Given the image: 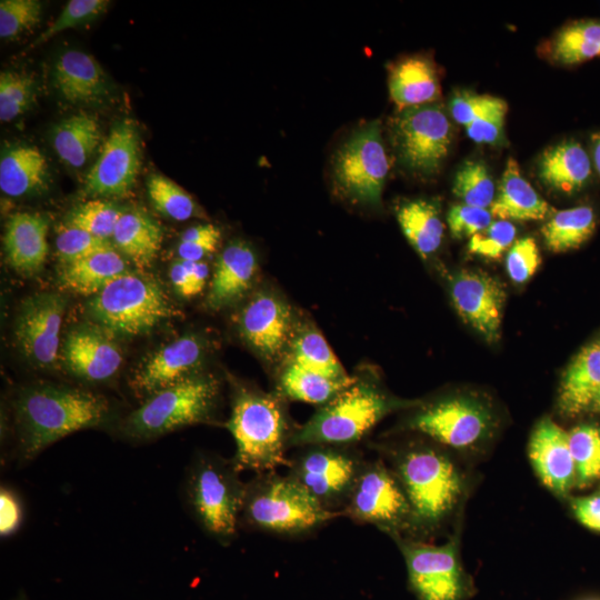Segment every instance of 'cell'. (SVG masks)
Segmentation results:
<instances>
[{"mask_svg": "<svg viewBox=\"0 0 600 600\" xmlns=\"http://www.w3.org/2000/svg\"><path fill=\"white\" fill-rule=\"evenodd\" d=\"M501 110H507L506 101L489 94L460 91L454 93L449 101L451 117L464 128Z\"/></svg>", "mask_w": 600, "mask_h": 600, "instance_id": "obj_43", "label": "cell"}, {"mask_svg": "<svg viewBox=\"0 0 600 600\" xmlns=\"http://www.w3.org/2000/svg\"><path fill=\"white\" fill-rule=\"evenodd\" d=\"M490 210L466 203L454 204L449 209L447 222L452 237L471 238L492 222Z\"/></svg>", "mask_w": 600, "mask_h": 600, "instance_id": "obj_50", "label": "cell"}, {"mask_svg": "<svg viewBox=\"0 0 600 600\" xmlns=\"http://www.w3.org/2000/svg\"><path fill=\"white\" fill-rule=\"evenodd\" d=\"M450 290L463 321L487 341H498L506 302L500 281L482 271L461 270L452 277Z\"/></svg>", "mask_w": 600, "mask_h": 600, "instance_id": "obj_17", "label": "cell"}, {"mask_svg": "<svg viewBox=\"0 0 600 600\" xmlns=\"http://www.w3.org/2000/svg\"><path fill=\"white\" fill-rule=\"evenodd\" d=\"M287 461V474L300 483L323 508L340 513L366 459L352 446L314 443Z\"/></svg>", "mask_w": 600, "mask_h": 600, "instance_id": "obj_11", "label": "cell"}, {"mask_svg": "<svg viewBox=\"0 0 600 600\" xmlns=\"http://www.w3.org/2000/svg\"><path fill=\"white\" fill-rule=\"evenodd\" d=\"M219 394L220 381L200 372L142 400L119 423V432L139 443L188 426L211 423Z\"/></svg>", "mask_w": 600, "mask_h": 600, "instance_id": "obj_7", "label": "cell"}, {"mask_svg": "<svg viewBox=\"0 0 600 600\" xmlns=\"http://www.w3.org/2000/svg\"><path fill=\"white\" fill-rule=\"evenodd\" d=\"M40 17L41 3L37 0H1L0 37H16L34 27Z\"/></svg>", "mask_w": 600, "mask_h": 600, "instance_id": "obj_47", "label": "cell"}, {"mask_svg": "<svg viewBox=\"0 0 600 600\" xmlns=\"http://www.w3.org/2000/svg\"><path fill=\"white\" fill-rule=\"evenodd\" d=\"M517 228L508 220L492 221L487 228L476 233L468 242L470 253L499 259L516 241Z\"/></svg>", "mask_w": 600, "mask_h": 600, "instance_id": "obj_45", "label": "cell"}, {"mask_svg": "<svg viewBox=\"0 0 600 600\" xmlns=\"http://www.w3.org/2000/svg\"><path fill=\"white\" fill-rule=\"evenodd\" d=\"M551 60L577 66L600 57V19L586 18L562 27L549 43Z\"/></svg>", "mask_w": 600, "mask_h": 600, "instance_id": "obj_35", "label": "cell"}, {"mask_svg": "<svg viewBox=\"0 0 600 600\" xmlns=\"http://www.w3.org/2000/svg\"><path fill=\"white\" fill-rule=\"evenodd\" d=\"M600 342V341H599Z\"/></svg>", "mask_w": 600, "mask_h": 600, "instance_id": "obj_56", "label": "cell"}, {"mask_svg": "<svg viewBox=\"0 0 600 600\" xmlns=\"http://www.w3.org/2000/svg\"><path fill=\"white\" fill-rule=\"evenodd\" d=\"M206 353V343L200 337L182 336L150 354L136 370L130 387L144 400L200 373Z\"/></svg>", "mask_w": 600, "mask_h": 600, "instance_id": "obj_18", "label": "cell"}, {"mask_svg": "<svg viewBox=\"0 0 600 600\" xmlns=\"http://www.w3.org/2000/svg\"><path fill=\"white\" fill-rule=\"evenodd\" d=\"M528 453L537 476L553 493L564 497L576 486L568 432L550 418L542 419L534 427Z\"/></svg>", "mask_w": 600, "mask_h": 600, "instance_id": "obj_20", "label": "cell"}, {"mask_svg": "<svg viewBox=\"0 0 600 600\" xmlns=\"http://www.w3.org/2000/svg\"><path fill=\"white\" fill-rule=\"evenodd\" d=\"M407 566L417 600H466L468 578L459 560L457 540L437 546L412 538L394 539Z\"/></svg>", "mask_w": 600, "mask_h": 600, "instance_id": "obj_13", "label": "cell"}, {"mask_svg": "<svg viewBox=\"0 0 600 600\" xmlns=\"http://www.w3.org/2000/svg\"><path fill=\"white\" fill-rule=\"evenodd\" d=\"M246 482L232 459L197 452L188 463L181 497L191 518L210 538L229 546L238 534Z\"/></svg>", "mask_w": 600, "mask_h": 600, "instance_id": "obj_4", "label": "cell"}, {"mask_svg": "<svg viewBox=\"0 0 600 600\" xmlns=\"http://www.w3.org/2000/svg\"><path fill=\"white\" fill-rule=\"evenodd\" d=\"M112 247L110 241L68 224L60 230L56 239L57 253L63 264L81 260Z\"/></svg>", "mask_w": 600, "mask_h": 600, "instance_id": "obj_46", "label": "cell"}, {"mask_svg": "<svg viewBox=\"0 0 600 600\" xmlns=\"http://www.w3.org/2000/svg\"><path fill=\"white\" fill-rule=\"evenodd\" d=\"M389 158L378 120L357 128L336 150L331 174L339 193L348 200L374 207L389 173Z\"/></svg>", "mask_w": 600, "mask_h": 600, "instance_id": "obj_10", "label": "cell"}, {"mask_svg": "<svg viewBox=\"0 0 600 600\" xmlns=\"http://www.w3.org/2000/svg\"><path fill=\"white\" fill-rule=\"evenodd\" d=\"M590 156L592 166L600 178V131H596L590 137Z\"/></svg>", "mask_w": 600, "mask_h": 600, "instance_id": "obj_54", "label": "cell"}, {"mask_svg": "<svg viewBox=\"0 0 600 600\" xmlns=\"http://www.w3.org/2000/svg\"><path fill=\"white\" fill-rule=\"evenodd\" d=\"M128 272L126 259L114 247L64 264L59 282L74 293L97 294L111 281Z\"/></svg>", "mask_w": 600, "mask_h": 600, "instance_id": "obj_30", "label": "cell"}, {"mask_svg": "<svg viewBox=\"0 0 600 600\" xmlns=\"http://www.w3.org/2000/svg\"><path fill=\"white\" fill-rule=\"evenodd\" d=\"M289 362L326 377L351 379L323 336L314 328H304L291 341Z\"/></svg>", "mask_w": 600, "mask_h": 600, "instance_id": "obj_37", "label": "cell"}, {"mask_svg": "<svg viewBox=\"0 0 600 600\" xmlns=\"http://www.w3.org/2000/svg\"><path fill=\"white\" fill-rule=\"evenodd\" d=\"M110 2L107 0H71L59 17L30 46L37 47L56 34L81 24H86L100 16Z\"/></svg>", "mask_w": 600, "mask_h": 600, "instance_id": "obj_44", "label": "cell"}, {"mask_svg": "<svg viewBox=\"0 0 600 600\" xmlns=\"http://www.w3.org/2000/svg\"><path fill=\"white\" fill-rule=\"evenodd\" d=\"M226 422L234 444L237 469L263 473L286 466L297 430L291 429L282 398L246 386H234Z\"/></svg>", "mask_w": 600, "mask_h": 600, "instance_id": "obj_2", "label": "cell"}, {"mask_svg": "<svg viewBox=\"0 0 600 600\" xmlns=\"http://www.w3.org/2000/svg\"><path fill=\"white\" fill-rule=\"evenodd\" d=\"M576 468V486L587 487L600 478V427L579 424L568 432Z\"/></svg>", "mask_w": 600, "mask_h": 600, "instance_id": "obj_38", "label": "cell"}, {"mask_svg": "<svg viewBox=\"0 0 600 600\" xmlns=\"http://www.w3.org/2000/svg\"><path fill=\"white\" fill-rule=\"evenodd\" d=\"M388 87L398 110L436 103L441 94L436 64L424 56L406 57L392 64Z\"/></svg>", "mask_w": 600, "mask_h": 600, "instance_id": "obj_27", "label": "cell"}, {"mask_svg": "<svg viewBox=\"0 0 600 600\" xmlns=\"http://www.w3.org/2000/svg\"><path fill=\"white\" fill-rule=\"evenodd\" d=\"M292 324L289 304L269 291L256 293L238 316L241 337L267 360L277 358L286 349Z\"/></svg>", "mask_w": 600, "mask_h": 600, "instance_id": "obj_19", "label": "cell"}, {"mask_svg": "<svg viewBox=\"0 0 600 600\" xmlns=\"http://www.w3.org/2000/svg\"><path fill=\"white\" fill-rule=\"evenodd\" d=\"M49 183L48 163L33 146L14 144L2 150L0 189L10 197L40 193Z\"/></svg>", "mask_w": 600, "mask_h": 600, "instance_id": "obj_29", "label": "cell"}, {"mask_svg": "<svg viewBox=\"0 0 600 600\" xmlns=\"http://www.w3.org/2000/svg\"><path fill=\"white\" fill-rule=\"evenodd\" d=\"M360 524H372L393 539L413 537L409 500L396 474L381 459L366 460L342 510Z\"/></svg>", "mask_w": 600, "mask_h": 600, "instance_id": "obj_12", "label": "cell"}, {"mask_svg": "<svg viewBox=\"0 0 600 600\" xmlns=\"http://www.w3.org/2000/svg\"><path fill=\"white\" fill-rule=\"evenodd\" d=\"M597 228V214L588 204L554 211L542 226L541 233L548 250L554 253L578 249Z\"/></svg>", "mask_w": 600, "mask_h": 600, "instance_id": "obj_33", "label": "cell"}, {"mask_svg": "<svg viewBox=\"0 0 600 600\" xmlns=\"http://www.w3.org/2000/svg\"><path fill=\"white\" fill-rule=\"evenodd\" d=\"M171 308L157 280L128 271L94 294L88 312L108 333L136 337L170 318Z\"/></svg>", "mask_w": 600, "mask_h": 600, "instance_id": "obj_8", "label": "cell"}, {"mask_svg": "<svg viewBox=\"0 0 600 600\" xmlns=\"http://www.w3.org/2000/svg\"><path fill=\"white\" fill-rule=\"evenodd\" d=\"M66 307V297L58 292L37 293L21 303L14 323L16 342L39 367H50L57 360Z\"/></svg>", "mask_w": 600, "mask_h": 600, "instance_id": "obj_16", "label": "cell"}, {"mask_svg": "<svg viewBox=\"0 0 600 600\" xmlns=\"http://www.w3.org/2000/svg\"><path fill=\"white\" fill-rule=\"evenodd\" d=\"M554 211L521 176L517 161L510 158L490 207L492 217L508 221H538L550 218Z\"/></svg>", "mask_w": 600, "mask_h": 600, "instance_id": "obj_28", "label": "cell"}, {"mask_svg": "<svg viewBox=\"0 0 600 600\" xmlns=\"http://www.w3.org/2000/svg\"><path fill=\"white\" fill-rule=\"evenodd\" d=\"M452 191L462 203L484 208L491 207L496 198L494 181L487 166L478 160H468L454 176Z\"/></svg>", "mask_w": 600, "mask_h": 600, "instance_id": "obj_40", "label": "cell"}, {"mask_svg": "<svg viewBox=\"0 0 600 600\" xmlns=\"http://www.w3.org/2000/svg\"><path fill=\"white\" fill-rule=\"evenodd\" d=\"M123 211L110 201L89 200L78 204L69 212L67 224L109 241Z\"/></svg>", "mask_w": 600, "mask_h": 600, "instance_id": "obj_41", "label": "cell"}, {"mask_svg": "<svg viewBox=\"0 0 600 600\" xmlns=\"http://www.w3.org/2000/svg\"><path fill=\"white\" fill-rule=\"evenodd\" d=\"M413 402L387 393L374 380L358 377L293 434L291 446L327 443L352 446L386 416Z\"/></svg>", "mask_w": 600, "mask_h": 600, "instance_id": "obj_6", "label": "cell"}, {"mask_svg": "<svg viewBox=\"0 0 600 600\" xmlns=\"http://www.w3.org/2000/svg\"><path fill=\"white\" fill-rule=\"evenodd\" d=\"M341 516L323 508L300 483L276 471L246 482L240 527L280 537L313 532Z\"/></svg>", "mask_w": 600, "mask_h": 600, "instance_id": "obj_5", "label": "cell"}, {"mask_svg": "<svg viewBox=\"0 0 600 600\" xmlns=\"http://www.w3.org/2000/svg\"><path fill=\"white\" fill-rule=\"evenodd\" d=\"M390 460L411 507L413 537L431 533L460 501L459 470L446 453L426 444L396 450Z\"/></svg>", "mask_w": 600, "mask_h": 600, "instance_id": "obj_3", "label": "cell"}, {"mask_svg": "<svg viewBox=\"0 0 600 600\" xmlns=\"http://www.w3.org/2000/svg\"><path fill=\"white\" fill-rule=\"evenodd\" d=\"M16 462L32 461L46 448L83 429L104 426L109 401L89 390L38 383L21 388L12 400Z\"/></svg>", "mask_w": 600, "mask_h": 600, "instance_id": "obj_1", "label": "cell"}, {"mask_svg": "<svg viewBox=\"0 0 600 600\" xmlns=\"http://www.w3.org/2000/svg\"><path fill=\"white\" fill-rule=\"evenodd\" d=\"M34 100V81L24 73H0V120L8 122L27 111Z\"/></svg>", "mask_w": 600, "mask_h": 600, "instance_id": "obj_42", "label": "cell"}, {"mask_svg": "<svg viewBox=\"0 0 600 600\" xmlns=\"http://www.w3.org/2000/svg\"><path fill=\"white\" fill-rule=\"evenodd\" d=\"M354 378L338 380L288 362L278 380L282 398L323 406L349 387Z\"/></svg>", "mask_w": 600, "mask_h": 600, "instance_id": "obj_36", "label": "cell"}, {"mask_svg": "<svg viewBox=\"0 0 600 600\" xmlns=\"http://www.w3.org/2000/svg\"><path fill=\"white\" fill-rule=\"evenodd\" d=\"M23 520V507L19 494L7 486L0 489V536L14 534Z\"/></svg>", "mask_w": 600, "mask_h": 600, "instance_id": "obj_52", "label": "cell"}, {"mask_svg": "<svg viewBox=\"0 0 600 600\" xmlns=\"http://www.w3.org/2000/svg\"><path fill=\"white\" fill-rule=\"evenodd\" d=\"M558 407L567 417L600 413V342L582 348L566 369Z\"/></svg>", "mask_w": 600, "mask_h": 600, "instance_id": "obj_22", "label": "cell"}, {"mask_svg": "<svg viewBox=\"0 0 600 600\" xmlns=\"http://www.w3.org/2000/svg\"><path fill=\"white\" fill-rule=\"evenodd\" d=\"M221 232L212 223H201L188 228L178 243V256L181 260L203 261L213 253L220 241Z\"/></svg>", "mask_w": 600, "mask_h": 600, "instance_id": "obj_48", "label": "cell"}, {"mask_svg": "<svg viewBox=\"0 0 600 600\" xmlns=\"http://www.w3.org/2000/svg\"><path fill=\"white\" fill-rule=\"evenodd\" d=\"M140 159V138L134 124L128 120L118 122L86 177L83 193L96 198L128 194L136 182Z\"/></svg>", "mask_w": 600, "mask_h": 600, "instance_id": "obj_15", "label": "cell"}, {"mask_svg": "<svg viewBox=\"0 0 600 600\" xmlns=\"http://www.w3.org/2000/svg\"><path fill=\"white\" fill-rule=\"evenodd\" d=\"M69 370L91 382L112 378L122 363L118 346L102 328L81 327L71 331L63 344Z\"/></svg>", "mask_w": 600, "mask_h": 600, "instance_id": "obj_21", "label": "cell"}, {"mask_svg": "<svg viewBox=\"0 0 600 600\" xmlns=\"http://www.w3.org/2000/svg\"><path fill=\"white\" fill-rule=\"evenodd\" d=\"M407 427L456 449L482 441L492 428V416L480 401L448 397L421 407Z\"/></svg>", "mask_w": 600, "mask_h": 600, "instance_id": "obj_14", "label": "cell"}, {"mask_svg": "<svg viewBox=\"0 0 600 600\" xmlns=\"http://www.w3.org/2000/svg\"><path fill=\"white\" fill-rule=\"evenodd\" d=\"M162 237L160 224L149 214L141 210H124L111 239L118 252L146 267L157 257Z\"/></svg>", "mask_w": 600, "mask_h": 600, "instance_id": "obj_31", "label": "cell"}, {"mask_svg": "<svg viewBox=\"0 0 600 600\" xmlns=\"http://www.w3.org/2000/svg\"><path fill=\"white\" fill-rule=\"evenodd\" d=\"M147 189L156 210L170 219L184 221L199 214V208L193 198L162 174H151L147 181Z\"/></svg>", "mask_w": 600, "mask_h": 600, "instance_id": "obj_39", "label": "cell"}, {"mask_svg": "<svg viewBox=\"0 0 600 600\" xmlns=\"http://www.w3.org/2000/svg\"><path fill=\"white\" fill-rule=\"evenodd\" d=\"M51 138L58 156L71 167L80 168L99 147L101 134L93 116L78 113L59 122Z\"/></svg>", "mask_w": 600, "mask_h": 600, "instance_id": "obj_34", "label": "cell"}, {"mask_svg": "<svg viewBox=\"0 0 600 600\" xmlns=\"http://www.w3.org/2000/svg\"><path fill=\"white\" fill-rule=\"evenodd\" d=\"M392 148L408 172L431 178L446 160L453 139V126L439 103L398 110L390 121Z\"/></svg>", "mask_w": 600, "mask_h": 600, "instance_id": "obj_9", "label": "cell"}, {"mask_svg": "<svg viewBox=\"0 0 600 600\" xmlns=\"http://www.w3.org/2000/svg\"><path fill=\"white\" fill-rule=\"evenodd\" d=\"M52 76L61 97L71 103H98L108 94L103 70L86 52L64 51L56 61Z\"/></svg>", "mask_w": 600, "mask_h": 600, "instance_id": "obj_26", "label": "cell"}, {"mask_svg": "<svg viewBox=\"0 0 600 600\" xmlns=\"http://www.w3.org/2000/svg\"><path fill=\"white\" fill-rule=\"evenodd\" d=\"M21 600H23V599H21Z\"/></svg>", "mask_w": 600, "mask_h": 600, "instance_id": "obj_55", "label": "cell"}, {"mask_svg": "<svg viewBox=\"0 0 600 600\" xmlns=\"http://www.w3.org/2000/svg\"><path fill=\"white\" fill-rule=\"evenodd\" d=\"M258 272V259L253 249L242 240L231 241L219 254L207 303L220 310L238 301L252 286Z\"/></svg>", "mask_w": 600, "mask_h": 600, "instance_id": "obj_23", "label": "cell"}, {"mask_svg": "<svg viewBox=\"0 0 600 600\" xmlns=\"http://www.w3.org/2000/svg\"><path fill=\"white\" fill-rule=\"evenodd\" d=\"M592 160L583 144L567 139L546 149L538 161V176L550 189L574 194L583 190L592 178Z\"/></svg>", "mask_w": 600, "mask_h": 600, "instance_id": "obj_25", "label": "cell"}, {"mask_svg": "<svg viewBox=\"0 0 600 600\" xmlns=\"http://www.w3.org/2000/svg\"><path fill=\"white\" fill-rule=\"evenodd\" d=\"M540 263L539 248L531 237L516 240L506 258L508 276L516 283L528 281L537 272Z\"/></svg>", "mask_w": 600, "mask_h": 600, "instance_id": "obj_49", "label": "cell"}, {"mask_svg": "<svg viewBox=\"0 0 600 600\" xmlns=\"http://www.w3.org/2000/svg\"><path fill=\"white\" fill-rule=\"evenodd\" d=\"M49 220L38 213L17 212L6 224L3 250L10 266L21 274L38 273L48 254Z\"/></svg>", "mask_w": 600, "mask_h": 600, "instance_id": "obj_24", "label": "cell"}, {"mask_svg": "<svg viewBox=\"0 0 600 600\" xmlns=\"http://www.w3.org/2000/svg\"><path fill=\"white\" fill-rule=\"evenodd\" d=\"M177 292L186 298L200 293L207 284L209 267L204 261L177 260L169 271Z\"/></svg>", "mask_w": 600, "mask_h": 600, "instance_id": "obj_51", "label": "cell"}, {"mask_svg": "<svg viewBox=\"0 0 600 600\" xmlns=\"http://www.w3.org/2000/svg\"><path fill=\"white\" fill-rule=\"evenodd\" d=\"M571 509L582 526L600 532V493L572 499Z\"/></svg>", "mask_w": 600, "mask_h": 600, "instance_id": "obj_53", "label": "cell"}, {"mask_svg": "<svg viewBox=\"0 0 600 600\" xmlns=\"http://www.w3.org/2000/svg\"><path fill=\"white\" fill-rule=\"evenodd\" d=\"M397 220L409 243L422 258L430 257L440 248L444 224L434 201H404L397 208Z\"/></svg>", "mask_w": 600, "mask_h": 600, "instance_id": "obj_32", "label": "cell"}]
</instances>
